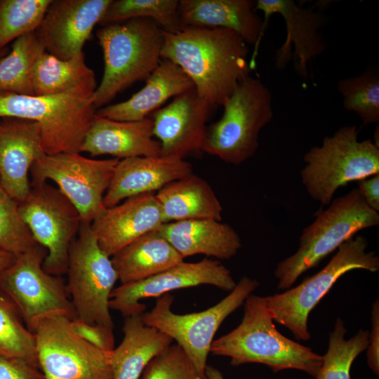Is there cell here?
Returning a JSON list of instances; mask_svg holds the SVG:
<instances>
[{"label": "cell", "instance_id": "9c48e42d", "mask_svg": "<svg viewBox=\"0 0 379 379\" xmlns=\"http://www.w3.org/2000/svg\"><path fill=\"white\" fill-rule=\"evenodd\" d=\"M69 315L54 312L34 321L39 366L45 379H112V352L83 339Z\"/></svg>", "mask_w": 379, "mask_h": 379}, {"label": "cell", "instance_id": "7bdbcfd3", "mask_svg": "<svg viewBox=\"0 0 379 379\" xmlns=\"http://www.w3.org/2000/svg\"><path fill=\"white\" fill-rule=\"evenodd\" d=\"M205 379H225L221 372L213 366L207 365L205 370Z\"/></svg>", "mask_w": 379, "mask_h": 379}, {"label": "cell", "instance_id": "d6a6232c", "mask_svg": "<svg viewBox=\"0 0 379 379\" xmlns=\"http://www.w3.org/2000/svg\"><path fill=\"white\" fill-rule=\"evenodd\" d=\"M21 319L13 303L0 293V355L39 366L34 335Z\"/></svg>", "mask_w": 379, "mask_h": 379}, {"label": "cell", "instance_id": "f1b7e54d", "mask_svg": "<svg viewBox=\"0 0 379 379\" xmlns=\"http://www.w3.org/2000/svg\"><path fill=\"white\" fill-rule=\"evenodd\" d=\"M97 87L95 73L86 64L84 52L69 60L44 52L33 69V95H58L76 91L95 92Z\"/></svg>", "mask_w": 379, "mask_h": 379}, {"label": "cell", "instance_id": "7c38bea8", "mask_svg": "<svg viewBox=\"0 0 379 379\" xmlns=\"http://www.w3.org/2000/svg\"><path fill=\"white\" fill-rule=\"evenodd\" d=\"M119 159H93L77 152L44 154L30 169L31 184L51 180L78 211L81 222L91 223L105 208L104 197Z\"/></svg>", "mask_w": 379, "mask_h": 379}, {"label": "cell", "instance_id": "60d3db41", "mask_svg": "<svg viewBox=\"0 0 379 379\" xmlns=\"http://www.w3.org/2000/svg\"><path fill=\"white\" fill-rule=\"evenodd\" d=\"M357 189L367 205L379 212V173L357 181Z\"/></svg>", "mask_w": 379, "mask_h": 379}, {"label": "cell", "instance_id": "e575fe53", "mask_svg": "<svg viewBox=\"0 0 379 379\" xmlns=\"http://www.w3.org/2000/svg\"><path fill=\"white\" fill-rule=\"evenodd\" d=\"M52 0H0V50L35 32Z\"/></svg>", "mask_w": 379, "mask_h": 379}, {"label": "cell", "instance_id": "ffe728a7", "mask_svg": "<svg viewBox=\"0 0 379 379\" xmlns=\"http://www.w3.org/2000/svg\"><path fill=\"white\" fill-rule=\"evenodd\" d=\"M164 223L155 193L142 194L105 208L91 223L100 248L110 257Z\"/></svg>", "mask_w": 379, "mask_h": 379}, {"label": "cell", "instance_id": "d6986e66", "mask_svg": "<svg viewBox=\"0 0 379 379\" xmlns=\"http://www.w3.org/2000/svg\"><path fill=\"white\" fill-rule=\"evenodd\" d=\"M0 120V186L18 204L31 190L29 173L45 154L39 124L33 120Z\"/></svg>", "mask_w": 379, "mask_h": 379}, {"label": "cell", "instance_id": "4316f807", "mask_svg": "<svg viewBox=\"0 0 379 379\" xmlns=\"http://www.w3.org/2000/svg\"><path fill=\"white\" fill-rule=\"evenodd\" d=\"M155 196L164 223L195 219L222 221L223 208L215 192L193 173L166 185Z\"/></svg>", "mask_w": 379, "mask_h": 379}, {"label": "cell", "instance_id": "8fae6325", "mask_svg": "<svg viewBox=\"0 0 379 379\" xmlns=\"http://www.w3.org/2000/svg\"><path fill=\"white\" fill-rule=\"evenodd\" d=\"M66 287L76 318L114 328L109 300L118 279L111 257L99 246L91 223L81 222L69 249Z\"/></svg>", "mask_w": 379, "mask_h": 379}, {"label": "cell", "instance_id": "d590c367", "mask_svg": "<svg viewBox=\"0 0 379 379\" xmlns=\"http://www.w3.org/2000/svg\"><path fill=\"white\" fill-rule=\"evenodd\" d=\"M36 244L19 213L18 203L0 186V249L17 257Z\"/></svg>", "mask_w": 379, "mask_h": 379}, {"label": "cell", "instance_id": "2e32d148", "mask_svg": "<svg viewBox=\"0 0 379 379\" xmlns=\"http://www.w3.org/2000/svg\"><path fill=\"white\" fill-rule=\"evenodd\" d=\"M255 10L264 13L265 29L272 15L278 13L284 19L286 35L275 53V67L282 70L293 59L296 72L303 79H307L308 65L327 47L320 34L325 23L321 11L304 8L293 0H257Z\"/></svg>", "mask_w": 379, "mask_h": 379}, {"label": "cell", "instance_id": "52a82bcc", "mask_svg": "<svg viewBox=\"0 0 379 379\" xmlns=\"http://www.w3.org/2000/svg\"><path fill=\"white\" fill-rule=\"evenodd\" d=\"M303 161L302 185L314 201L328 206L340 187L379 173V146L371 139L359 141L355 125L345 126L310 148Z\"/></svg>", "mask_w": 379, "mask_h": 379}, {"label": "cell", "instance_id": "484cf974", "mask_svg": "<svg viewBox=\"0 0 379 379\" xmlns=\"http://www.w3.org/2000/svg\"><path fill=\"white\" fill-rule=\"evenodd\" d=\"M141 315L125 318L123 340L112 352V379H140L150 361L172 344L169 336L145 324Z\"/></svg>", "mask_w": 379, "mask_h": 379}, {"label": "cell", "instance_id": "836d02e7", "mask_svg": "<svg viewBox=\"0 0 379 379\" xmlns=\"http://www.w3.org/2000/svg\"><path fill=\"white\" fill-rule=\"evenodd\" d=\"M337 90L344 107L357 114L363 126L379 121V75L368 69L362 74L340 79Z\"/></svg>", "mask_w": 379, "mask_h": 379}, {"label": "cell", "instance_id": "603a6c76", "mask_svg": "<svg viewBox=\"0 0 379 379\" xmlns=\"http://www.w3.org/2000/svg\"><path fill=\"white\" fill-rule=\"evenodd\" d=\"M91 157L111 155L124 159L158 157L159 142L154 138L152 120L116 121L95 114L84 138L80 153Z\"/></svg>", "mask_w": 379, "mask_h": 379}, {"label": "cell", "instance_id": "9a60e30c", "mask_svg": "<svg viewBox=\"0 0 379 379\" xmlns=\"http://www.w3.org/2000/svg\"><path fill=\"white\" fill-rule=\"evenodd\" d=\"M201 285H211L226 291L236 286L230 271L220 261L204 258L199 262H181L145 279L121 284L114 288L109 300L110 310L125 318L142 314L146 305L140 301L159 298L170 291Z\"/></svg>", "mask_w": 379, "mask_h": 379}, {"label": "cell", "instance_id": "44dd1931", "mask_svg": "<svg viewBox=\"0 0 379 379\" xmlns=\"http://www.w3.org/2000/svg\"><path fill=\"white\" fill-rule=\"evenodd\" d=\"M255 3L254 0H180L178 12L182 29H227L238 34L247 45H254L249 60L253 70L265 30L263 19L255 10Z\"/></svg>", "mask_w": 379, "mask_h": 379}, {"label": "cell", "instance_id": "f35d334b", "mask_svg": "<svg viewBox=\"0 0 379 379\" xmlns=\"http://www.w3.org/2000/svg\"><path fill=\"white\" fill-rule=\"evenodd\" d=\"M0 379H45L40 368L25 360L0 355Z\"/></svg>", "mask_w": 379, "mask_h": 379}, {"label": "cell", "instance_id": "3957f363", "mask_svg": "<svg viewBox=\"0 0 379 379\" xmlns=\"http://www.w3.org/2000/svg\"><path fill=\"white\" fill-rule=\"evenodd\" d=\"M96 37L104 58L103 75L93 97L98 110L157 68L161 60L164 30L151 20L136 18L103 25Z\"/></svg>", "mask_w": 379, "mask_h": 379}, {"label": "cell", "instance_id": "1f68e13d", "mask_svg": "<svg viewBox=\"0 0 379 379\" xmlns=\"http://www.w3.org/2000/svg\"><path fill=\"white\" fill-rule=\"evenodd\" d=\"M344 321L340 318L335 321V326L329 334L328 350L323 357V362L315 379H351L352 363L368 345V331L359 330L349 340Z\"/></svg>", "mask_w": 379, "mask_h": 379}, {"label": "cell", "instance_id": "b9f144b4", "mask_svg": "<svg viewBox=\"0 0 379 379\" xmlns=\"http://www.w3.org/2000/svg\"><path fill=\"white\" fill-rule=\"evenodd\" d=\"M15 258L13 254L0 249V273L11 265Z\"/></svg>", "mask_w": 379, "mask_h": 379}, {"label": "cell", "instance_id": "e0dca14e", "mask_svg": "<svg viewBox=\"0 0 379 379\" xmlns=\"http://www.w3.org/2000/svg\"><path fill=\"white\" fill-rule=\"evenodd\" d=\"M112 0H52L35 34L46 52L69 60L83 47Z\"/></svg>", "mask_w": 379, "mask_h": 379}, {"label": "cell", "instance_id": "7a4b0ae2", "mask_svg": "<svg viewBox=\"0 0 379 379\" xmlns=\"http://www.w3.org/2000/svg\"><path fill=\"white\" fill-rule=\"evenodd\" d=\"M273 321L260 296L250 295L244 302L240 324L213 340L210 352L230 357L232 366L257 363L274 372L295 369L315 377L323 357L282 335Z\"/></svg>", "mask_w": 379, "mask_h": 379}, {"label": "cell", "instance_id": "83f0119b", "mask_svg": "<svg viewBox=\"0 0 379 379\" xmlns=\"http://www.w3.org/2000/svg\"><path fill=\"white\" fill-rule=\"evenodd\" d=\"M111 260L121 284L145 279L184 260L157 230L128 244Z\"/></svg>", "mask_w": 379, "mask_h": 379}, {"label": "cell", "instance_id": "ba28073f", "mask_svg": "<svg viewBox=\"0 0 379 379\" xmlns=\"http://www.w3.org/2000/svg\"><path fill=\"white\" fill-rule=\"evenodd\" d=\"M368 246L366 237H352L337 249L322 270L298 286L273 295L260 296L273 320L287 328L296 338L308 340L309 314L338 279L354 270L371 272L379 270V258L375 252L367 251Z\"/></svg>", "mask_w": 379, "mask_h": 379}, {"label": "cell", "instance_id": "ee69618b", "mask_svg": "<svg viewBox=\"0 0 379 379\" xmlns=\"http://www.w3.org/2000/svg\"><path fill=\"white\" fill-rule=\"evenodd\" d=\"M9 52V49L8 48H5L0 50V60L4 58L5 55H6Z\"/></svg>", "mask_w": 379, "mask_h": 379}, {"label": "cell", "instance_id": "6da1fadb", "mask_svg": "<svg viewBox=\"0 0 379 379\" xmlns=\"http://www.w3.org/2000/svg\"><path fill=\"white\" fill-rule=\"evenodd\" d=\"M246 43L234 31L185 27L164 30L161 59L178 65L197 93L211 106H222L251 71Z\"/></svg>", "mask_w": 379, "mask_h": 379}, {"label": "cell", "instance_id": "ab89813d", "mask_svg": "<svg viewBox=\"0 0 379 379\" xmlns=\"http://www.w3.org/2000/svg\"><path fill=\"white\" fill-rule=\"evenodd\" d=\"M367 362L373 373L379 375V303H373L371 311V331L368 333Z\"/></svg>", "mask_w": 379, "mask_h": 379}, {"label": "cell", "instance_id": "f546056e", "mask_svg": "<svg viewBox=\"0 0 379 379\" xmlns=\"http://www.w3.org/2000/svg\"><path fill=\"white\" fill-rule=\"evenodd\" d=\"M44 52L35 32L15 39L11 51L0 60V92L33 95V69Z\"/></svg>", "mask_w": 379, "mask_h": 379}, {"label": "cell", "instance_id": "5b68a950", "mask_svg": "<svg viewBox=\"0 0 379 379\" xmlns=\"http://www.w3.org/2000/svg\"><path fill=\"white\" fill-rule=\"evenodd\" d=\"M94 93L76 91L36 96L0 92V118L36 121L46 154L80 153L97 111L93 105Z\"/></svg>", "mask_w": 379, "mask_h": 379}, {"label": "cell", "instance_id": "4fadbf2b", "mask_svg": "<svg viewBox=\"0 0 379 379\" xmlns=\"http://www.w3.org/2000/svg\"><path fill=\"white\" fill-rule=\"evenodd\" d=\"M18 209L36 242L47 251L44 269L55 276L66 273L69 249L81 224L77 208L58 187L46 182L31 184Z\"/></svg>", "mask_w": 379, "mask_h": 379}, {"label": "cell", "instance_id": "74e56055", "mask_svg": "<svg viewBox=\"0 0 379 379\" xmlns=\"http://www.w3.org/2000/svg\"><path fill=\"white\" fill-rule=\"evenodd\" d=\"M72 326L83 339L93 345L107 352L114 349L113 329L88 324L79 318L72 319Z\"/></svg>", "mask_w": 379, "mask_h": 379}, {"label": "cell", "instance_id": "8d00e7d4", "mask_svg": "<svg viewBox=\"0 0 379 379\" xmlns=\"http://www.w3.org/2000/svg\"><path fill=\"white\" fill-rule=\"evenodd\" d=\"M141 379L204 378L182 349L177 344H171L150 361Z\"/></svg>", "mask_w": 379, "mask_h": 379}, {"label": "cell", "instance_id": "7402d4cb", "mask_svg": "<svg viewBox=\"0 0 379 379\" xmlns=\"http://www.w3.org/2000/svg\"><path fill=\"white\" fill-rule=\"evenodd\" d=\"M192 173L191 164L170 157H137L119 160L104 197L105 208L129 197L154 193L166 185Z\"/></svg>", "mask_w": 379, "mask_h": 379}, {"label": "cell", "instance_id": "5bb4252c", "mask_svg": "<svg viewBox=\"0 0 379 379\" xmlns=\"http://www.w3.org/2000/svg\"><path fill=\"white\" fill-rule=\"evenodd\" d=\"M46 255V249L37 244L0 273V290L15 306L28 328L36 319L54 312L76 318L61 279L43 267Z\"/></svg>", "mask_w": 379, "mask_h": 379}, {"label": "cell", "instance_id": "d4e9b609", "mask_svg": "<svg viewBox=\"0 0 379 379\" xmlns=\"http://www.w3.org/2000/svg\"><path fill=\"white\" fill-rule=\"evenodd\" d=\"M157 231L183 260L197 254L227 260L234 257L242 246L232 226L214 219L166 222Z\"/></svg>", "mask_w": 379, "mask_h": 379}, {"label": "cell", "instance_id": "cb8c5ba5", "mask_svg": "<svg viewBox=\"0 0 379 379\" xmlns=\"http://www.w3.org/2000/svg\"><path fill=\"white\" fill-rule=\"evenodd\" d=\"M194 88L191 79L178 65L161 59L139 91L124 102L98 109L95 114L116 121L142 120L159 109L168 99Z\"/></svg>", "mask_w": 379, "mask_h": 379}, {"label": "cell", "instance_id": "ac0fdd59", "mask_svg": "<svg viewBox=\"0 0 379 379\" xmlns=\"http://www.w3.org/2000/svg\"><path fill=\"white\" fill-rule=\"evenodd\" d=\"M213 107L194 88L152 113L153 135L159 142L160 156L184 159L201 151Z\"/></svg>", "mask_w": 379, "mask_h": 379}, {"label": "cell", "instance_id": "8992f818", "mask_svg": "<svg viewBox=\"0 0 379 379\" xmlns=\"http://www.w3.org/2000/svg\"><path fill=\"white\" fill-rule=\"evenodd\" d=\"M220 119L206 128L201 151L232 164L255 154L259 134L273 118L270 89L258 78L242 79L222 105Z\"/></svg>", "mask_w": 379, "mask_h": 379}, {"label": "cell", "instance_id": "4dcf8cb0", "mask_svg": "<svg viewBox=\"0 0 379 379\" xmlns=\"http://www.w3.org/2000/svg\"><path fill=\"white\" fill-rule=\"evenodd\" d=\"M178 7V0H112L99 24L144 18L166 32H175L182 29Z\"/></svg>", "mask_w": 379, "mask_h": 379}, {"label": "cell", "instance_id": "30bf717a", "mask_svg": "<svg viewBox=\"0 0 379 379\" xmlns=\"http://www.w3.org/2000/svg\"><path fill=\"white\" fill-rule=\"evenodd\" d=\"M259 286L257 280L243 277L225 298L199 312L179 314L171 310L173 296L158 298L150 312L142 314V321L177 343L205 379L207 359L213 338L225 319L243 305Z\"/></svg>", "mask_w": 379, "mask_h": 379}, {"label": "cell", "instance_id": "277c9868", "mask_svg": "<svg viewBox=\"0 0 379 379\" xmlns=\"http://www.w3.org/2000/svg\"><path fill=\"white\" fill-rule=\"evenodd\" d=\"M378 212L371 208L358 190L332 200L302 232L299 247L274 271L278 289L287 290L298 277L314 267L358 232L377 226Z\"/></svg>", "mask_w": 379, "mask_h": 379}]
</instances>
